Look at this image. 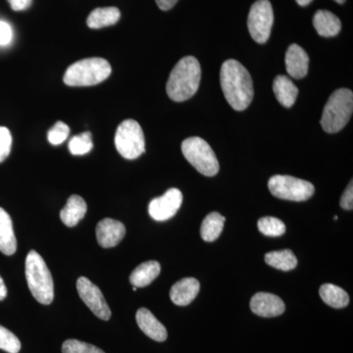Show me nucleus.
<instances>
[{
  "instance_id": "1",
  "label": "nucleus",
  "mask_w": 353,
  "mask_h": 353,
  "mask_svg": "<svg viewBox=\"0 0 353 353\" xmlns=\"http://www.w3.org/2000/svg\"><path fill=\"white\" fill-rule=\"evenodd\" d=\"M221 88L230 105L236 111H243L250 105L254 94L252 76L236 60L223 63L220 72Z\"/></svg>"
},
{
  "instance_id": "2",
  "label": "nucleus",
  "mask_w": 353,
  "mask_h": 353,
  "mask_svg": "<svg viewBox=\"0 0 353 353\" xmlns=\"http://www.w3.org/2000/svg\"><path fill=\"white\" fill-rule=\"evenodd\" d=\"M201 80V64L196 58L183 57L172 70L166 85L167 94L174 101H188L196 94Z\"/></svg>"
},
{
  "instance_id": "3",
  "label": "nucleus",
  "mask_w": 353,
  "mask_h": 353,
  "mask_svg": "<svg viewBox=\"0 0 353 353\" xmlns=\"http://www.w3.org/2000/svg\"><path fill=\"white\" fill-rule=\"evenodd\" d=\"M26 279L32 296L39 303L48 305L54 299L52 276L43 257L36 250L28 253L25 264Z\"/></svg>"
},
{
  "instance_id": "4",
  "label": "nucleus",
  "mask_w": 353,
  "mask_h": 353,
  "mask_svg": "<svg viewBox=\"0 0 353 353\" xmlns=\"http://www.w3.org/2000/svg\"><path fill=\"white\" fill-rule=\"evenodd\" d=\"M110 64L103 58H87L72 64L63 81L69 87H90L105 81L110 76Z\"/></svg>"
},
{
  "instance_id": "5",
  "label": "nucleus",
  "mask_w": 353,
  "mask_h": 353,
  "mask_svg": "<svg viewBox=\"0 0 353 353\" xmlns=\"http://www.w3.org/2000/svg\"><path fill=\"white\" fill-rule=\"evenodd\" d=\"M353 111V94L348 88H340L330 97L325 105L321 126L329 134L340 132L350 122Z\"/></svg>"
},
{
  "instance_id": "6",
  "label": "nucleus",
  "mask_w": 353,
  "mask_h": 353,
  "mask_svg": "<svg viewBox=\"0 0 353 353\" xmlns=\"http://www.w3.org/2000/svg\"><path fill=\"white\" fill-rule=\"evenodd\" d=\"M183 157L202 175L213 176L219 172V162L211 146L204 139L192 137L182 143Z\"/></svg>"
},
{
  "instance_id": "7",
  "label": "nucleus",
  "mask_w": 353,
  "mask_h": 353,
  "mask_svg": "<svg viewBox=\"0 0 353 353\" xmlns=\"http://www.w3.org/2000/svg\"><path fill=\"white\" fill-rule=\"evenodd\" d=\"M115 145L126 159H136L145 153V134L137 121L129 119L121 123L115 134Z\"/></svg>"
},
{
  "instance_id": "8",
  "label": "nucleus",
  "mask_w": 353,
  "mask_h": 353,
  "mask_svg": "<svg viewBox=\"0 0 353 353\" xmlns=\"http://www.w3.org/2000/svg\"><path fill=\"white\" fill-rule=\"evenodd\" d=\"M268 188L274 196L292 201H307L315 192L312 183L292 176H273L269 180Z\"/></svg>"
},
{
  "instance_id": "9",
  "label": "nucleus",
  "mask_w": 353,
  "mask_h": 353,
  "mask_svg": "<svg viewBox=\"0 0 353 353\" xmlns=\"http://www.w3.org/2000/svg\"><path fill=\"white\" fill-rule=\"evenodd\" d=\"M274 22L273 8L269 0H257L250 8L248 27L253 41L265 43L270 38Z\"/></svg>"
},
{
  "instance_id": "10",
  "label": "nucleus",
  "mask_w": 353,
  "mask_h": 353,
  "mask_svg": "<svg viewBox=\"0 0 353 353\" xmlns=\"http://www.w3.org/2000/svg\"><path fill=\"white\" fill-rule=\"evenodd\" d=\"M77 290L81 299L99 319L108 321L111 317L109 308L101 290L88 278L80 277L77 281Z\"/></svg>"
},
{
  "instance_id": "11",
  "label": "nucleus",
  "mask_w": 353,
  "mask_h": 353,
  "mask_svg": "<svg viewBox=\"0 0 353 353\" xmlns=\"http://www.w3.org/2000/svg\"><path fill=\"white\" fill-rule=\"evenodd\" d=\"M183 202V194L180 190L170 189L163 196L157 197L150 201L148 212L155 221L171 219L178 212Z\"/></svg>"
},
{
  "instance_id": "12",
  "label": "nucleus",
  "mask_w": 353,
  "mask_h": 353,
  "mask_svg": "<svg viewBox=\"0 0 353 353\" xmlns=\"http://www.w3.org/2000/svg\"><path fill=\"white\" fill-rule=\"evenodd\" d=\"M250 309L260 317H277L285 312V305L280 297L268 292H257L250 301Z\"/></svg>"
},
{
  "instance_id": "13",
  "label": "nucleus",
  "mask_w": 353,
  "mask_h": 353,
  "mask_svg": "<svg viewBox=\"0 0 353 353\" xmlns=\"http://www.w3.org/2000/svg\"><path fill=\"white\" fill-rule=\"evenodd\" d=\"M95 233L99 245L104 248H110L117 245L124 239L126 228L119 221L105 218L99 221Z\"/></svg>"
},
{
  "instance_id": "14",
  "label": "nucleus",
  "mask_w": 353,
  "mask_h": 353,
  "mask_svg": "<svg viewBox=\"0 0 353 353\" xmlns=\"http://www.w3.org/2000/svg\"><path fill=\"white\" fill-rule=\"evenodd\" d=\"M309 57L299 44H290L285 52V68L292 78L303 79L307 75Z\"/></svg>"
},
{
  "instance_id": "15",
  "label": "nucleus",
  "mask_w": 353,
  "mask_h": 353,
  "mask_svg": "<svg viewBox=\"0 0 353 353\" xmlns=\"http://www.w3.org/2000/svg\"><path fill=\"white\" fill-rule=\"evenodd\" d=\"M139 329L153 341H165L168 333L161 322L158 321L155 316L148 309L139 308L136 315Z\"/></svg>"
},
{
  "instance_id": "16",
  "label": "nucleus",
  "mask_w": 353,
  "mask_h": 353,
  "mask_svg": "<svg viewBox=\"0 0 353 353\" xmlns=\"http://www.w3.org/2000/svg\"><path fill=\"white\" fill-rule=\"evenodd\" d=\"M199 290H201V284L196 279H183L172 287L170 290L171 301L176 305H189L199 294Z\"/></svg>"
},
{
  "instance_id": "17",
  "label": "nucleus",
  "mask_w": 353,
  "mask_h": 353,
  "mask_svg": "<svg viewBox=\"0 0 353 353\" xmlns=\"http://www.w3.org/2000/svg\"><path fill=\"white\" fill-rule=\"evenodd\" d=\"M87 210L85 199L74 194L69 197L66 205L60 211V219L67 227H75L85 217Z\"/></svg>"
},
{
  "instance_id": "18",
  "label": "nucleus",
  "mask_w": 353,
  "mask_h": 353,
  "mask_svg": "<svg viewBox=\"0 0 353 353\" xmlns=\"http://www.w3.org/2000/svg\"><path fill=\"white\" fill-rule=\"evenodd\" d=\"M17 250V240L14 233L10 215L0 208V252L12 255Z\"/></svg>"
},
{
  "instance_id": "19",
  "label": "nucleus",
  "mask_w": 353,
  "mask_h": 353,
  "mask_svg": "<svg viewBox=\"0 0 353 353\" xmlns=\"http://www.w3.org/2000/svg\"><path fill=\"white\" fill-rule=\"evenodd\" d=\"M274 94L277 101L284 108H290L294 105L299 94V88L287 76H277L273 83Z\"/></svg>"
},
{
  "instance_id": "20",
  "label": "nucleus",
  "mask_w": 353,
  "mask_h": 353,
  "mask_svg": "<svg viewBox=\"0 0 353 353\" xmlns=\"http://www.w3.org/2000/svg\"><path fill=\"white\" fill-rule=\"evenodd\" d=\"M316 32L324 38L336 37L341 30V20L328 10H319L313 18Z\"/></svg>"
},
{
  "instance_id": "21",
  "label": "nucleus",
  "mask_w": 353,
  "mask_h": 353,
  "mask_svg": "<svg viewBox=\"0 0 353 353\" xmlns=\"http://www.w3.org/2000/svg\"><path fill=\"white\" fill-rule=\"evenodd\" d=\"M161 271V266L159 262L155 260L146 261L145 263L139 265L130 276V283L134 287L145 288L152 284L153 281L159 276Z\"/></svg>"
},
{
  "instance_id": "22",
  "label": "nucleus",
  "mask_w": 353,
  "mask_h": 353,
  "mask_svg": "<svg viewBox=\"0 0 353 353\" xmlns=\"http://www.w3.org/2000/svg\"><path fill=\"white\" fill-rule=\"evenodd\" d=\"M121 17L120 10L116 7L97 8L90 14L87 24L90 29H101L115 25Z\"/></svg>"
},
{
  "instance_id": "23",
  "label": "nucleus",
  "mask_w": 353,
  "mask_h": 353,
  "mask_svg": "<svg viewBox=\"0 0 353 353\" xmlns=\"http://www.w3.org/2000/svg\"><path fill=\"white\" fill-rule=\"evenodd\" d=\"M226 218L218 212H211L204 218L201 228L202 240L212 243L219 238L223 229H224Z\"/></svg>"
},
{
  "instance_id": "24",
  "label": "nucleus",
  "mask_w": 353,
  "mask_h": 353,
  "mask_svg": "<svg viewBox=\"0 0 353 353\" xmlns=\"http://www.w3.org/2000/svg\"><path fill=\"white\" fill-rule=\"evenodd\" d=\"M320 296L325 303L331 307L340 309L347 307L350 303V296L345 290L333 284L321 285L319 290Z\"/></svg>"
},
{
  "instance_id": "25",
  "label": "nucleus",
  "mask_w": 353,
  "mask_h": 353,
  "mask_svg": "<svg viewBox=\"0 0 353 353\" xmlns=\"http://www.w3.org/2000/svg\"><path fill=\"white\" fill-rule=\"evenodd\" d=\"M265 262L271 267L282 271L292 270L297 265L296 255L290 250L267 253L265 255Z\"/></svg>"
},
{
  "instance_id": "26",
  "label": "nucleus",
  "mask_w": 353,
  "mask_h": 353,
  "mask_svg": "<svg viewBox=\"0 0 353 353\" xmlns=\"http://www.w3.org/2000/svg\"><path fill=\"white\" fill-rule=\"evenodd\" d=\"M94 148L92 134L90 132H83L73 137L69 143L70 152L73 155H85Z\"/></svg>"
},
{
  "instance_id": "27",
  "label": "nucleus",
  "mask_w": 353,
  "mask_h": 353,
  "mask_svg": "<svg viewBox=\"0 0 353 353\" xmlns=\"http://www.w3.org/2000/svg\"><path fill=\"white\" fill-rule=\"evenodd\" d=\"M260 233L267 236H280L285 233V225L283 221L275 217H263L259 219Z\"/></svg>"
},
{
  "instance_id": "28",
  "label": "nucleus",
  "mask_w": 353,
  "mask_h": 353,
  "mask_svg": "<svg viewBox=\"0 0 353 353\" xmlns=\"http://www.w3.org/2000/svg\"><path fill=\"white\" fill-rule=\"evenodd\" d=\"M0 350L8 353H18L21 350L19 339L0 325Z\"/></svg>"
},
{
  "instance_id": "29",
  "label": "nucleus",
  "mask_w": 353,
  "mask_h": 353,
  "mask_svg": "<svg viewBox=\"0 0 353 353\" xmlns=\"http://www.w3.org/2000/svg\"><path fill=\"white\" fill-rule=\"evenodd\" d=\"M63 353H105L101 348L78 340H67L62 345Z\"/></svg>"
},
{
  "instance_id": "30",
  "label": "nucleus",
  "mask_w": 353,
  "mask_h": 353,
  "mask_svg": "<svg viewBox=\"0 0 353 353\" xmlns=\"http://www.w3.org/2000/svg\"><path fill=\"white\" fill-rule=\"evenodd\" d=\"M70 132L69 127L63 122L55 123L54 126L48 132V141L52 145H59L66 141Z\"/></svg>"
},
{
  "instance_id": "31",
  "label": "nucleus",
  "mask_w": 353,
  "mask_h": 353,
  "mask_svg": "<svg viewBox=\"0 0 353 353\" xmlns=\"http://www.w3.org/2000/svg\"><path fill=\"white\" fill-rule=\"evenodd\" d=\"M12 146V136L6 127H0V163L8 157Z\"/></svg>"
},
{
  "instance_id": "32",
  "label": "nucleus",
  "mask_w": 353,
  "mask_h": 353,
  "mask_svg": "<svg viewBox=\"0 0 353 353\" xmlns=\"http://www.w3.org/2000/svg\"><path fill=\"white\" fill-rule=\"evenodd\" d=\"M12 29L10 25L0 21V46H7L12 41Z\"/></svg>"
},
{
  "instance_id": "33",
  "label": "nucleus",
  "mask_w": 353,
  "mask_h": 353,
  "mask_svg": "<svg viewBox=\"0 0 353 353\" xmlns=\"http://www.w3.org/2000/svg\"><path fill=\"white\" fill-rule=\"evenodd\" d=\"M341 208L345 210H352L353 208V187L352 181L348 185L347 190L343 192V196L341 199Z\"/></svg>"
},
{
  "instance_id": "34",
  "label": "nucleus",
  "mask_w": 353,
  "mask_h": 353,
  "mask_svg": "<svg viewBox=\"0 0 353 353\" xmlns=\"http://www.w3.org/2000/svg\"><path fill=\"white\" fill-rule=\"evenodd\" d=\"M8 2L15 11L25 10L32 4V0H8Z\"/></svg>"
},
{
  "instance_id": "35",
  "label": "nucleus",
  "mask_w": 353,
  "mask_h": 353,
  "mask_svg": "<svg viewBox=\"0 0 353 353\" xmlns=\"http://www.w3.org/2000/svg\"><path fill=\"white\" fill-rule=\"evenodd\" d=\"M155 1H157V6L159 7L161 10L167 11L173 8L179 0H155Z\"/></svg>"
},
{
  "instance_id": "36",
  "label": "nucleus",
  "mask_w": 353,
  "mask_h": 353,
  "mask_svg": "<svg viewBox=\"0 0 353 353\" xmlns=\"http://www.w3.org/2000/svg\"><path fill=\"white\" fill-rule=\"evenodd\" d=\"M7 296V288L4 284L3 279L0 276V301L6 299Z\"/></svg>"
},
{
  "instance_id": "37",
  "label": "nucleus",
  "mask_w": 353,
  "mask_h": 353,
  "mask_svg": "<svg viewBox=\"0 0 353 353\" xmlns=\"http://www.w3.org/2000/svg\"><path fill=\"white\" fill-rule=\"evenodd\" d=\"M312 0H296L297 4L301 6H308Z\"/></svg>"
},
{
  "instance_id": "38",
  "label": "nucleus",
  "mask_w": 353,
  "mask_h": 353,
  "mask_svg": "<svg viewBox=\"0 0 353 353\" xmlns=\"http://www.w3.org/2000/svg\"><path fill=\"white\" fill-rule=\"evenodd\" d=\"M334 1L338 2V3L343 4L345 3V0H334Z\"/></svg>"
},
{
  "instance_id": "39",
  "label": "nucleus",
  "mask_w": 353,
  "mask_h": 353,
  "mask_svg": "<svg viewBox=\"0 0 353 353\" xmlns=\"http://www.w3.org/2000/svg\"><path fill=\"white\" fill-rule=\"evenodd\" d=\"M132 290H134V292H136V290H137V287H134V288H132Z\"/></svg>"
}]
</instances>
